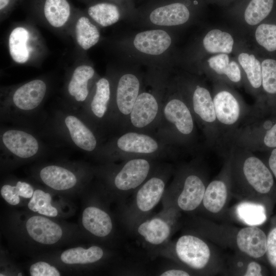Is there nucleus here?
Wrapping results in <instances>:
<instances>
[{"label":"nucleus","mask_w":276,"mask_h":276,"mask_svg":"<svg viewBox=\"0 0 276 276\" xmlns=\"http://www.w3.org/2000/svg\"><path fill=\"white\" fill-rule=\"evenodd\" d=\"M203 49L209 53H231L234 39L232 35L219 29L208 32L202 39Z\"/></svg>","instance_id":"nucleus-33"},{"label":"nucleus","mask_w":276,"mask_h":276,"mask_svg":"<svg viewBox=\"0 0 276 276\" xmlns=\"http://www.w3.org/2000/svg\"><path fill=\"white\" fill-rule=\"evenodd\" d=\"M210 67L218 75H224L233 82L241 80V73L238 64L230 61L227 54L220 53L211 57L208 60Z\"/></svg>","instance_id":"nucleus-34"},{"label":"nucleus","mask_w":276,"mask_h":276,"mask_svg":"<svg viewBox=\"0 0 276 276\" xmlns=\"http://www.w3.org/2000/svg\"><path fill=\"white\" fill-rule=\"evenodd\" d=\"M182 265L190 271L203 273L212 260V252L209 244L195 234H186L173 243L169 242L158 252Z\"/></svg>","instance_id":"nucleus-16"},{"label":"nucleus","mask_w":276,"mask_h":276,"mask_svg":"<svg viewBox=\"0 0 276 276\" xmlns=\"http://www.w3.org/2000/svg\"><path fill=\"white\" fill-rule=\"evenodd\" d=\"M217 124L231 128L241 120L242 108L237 98L227 90L218 92L213 98Z\"/></svg>","instance_id":"nucleus-26"},{"label":"nucleus","mask_w":276,"mask_h":276,"mask_svg":"<svg viewBox=\"0 0 276 276\" xmlns=\"http://www.w3.org/2000/svg\"><path fill=\"white\" fill-rule=\"evenodd\" d=\"M174 45L172 30L164 29H136L125 32L116 42L122 61L148 70H173Z\"/></svg>","instance_id":"nucleus-2"},{"label":"nucleus","mask_w":276,"mask_h":276,"mask_svg":"<svg viewBox=\"0 0 276 276\" xmlns=\"http://www.w3.org/2000/svg\"><path fill=\"white\" fill-rule=\"evenodd\" d=\"M106 1L114 2L115 3H117L118 4H119L120 5H122L126 7L132 13V15L134 13L136 8L134 0H106Z\"/></svg>","instance_id":"nucleus-44"},{"label":"nucleus","mask_w":276,"mask_h":276,"mask_svg":"<svg viewBox=\"0 0 276 276\" xmlns=\"http://www.w3.org/2000/svg\"><path fill=\"white\" fill-rule=\"evenodd\" d=\"M238 61L244 71L249 84L254 88L262 85V68L260 61L252 54L240 53Z\"/></svg>","instance_id":"nucleus-35"},{"label":"nucleus","mask_w":276,"mask_h":276,"mask_svg":"<svg viewBox=\"0 0 276 276\" xmlns=\"http://www.w3.org/2000/svg\"><path fill=\"white\" fill-rule=\"evenodd\" d=\"M255 37L257 42L266 50H276V25L262 24L256 29Z\"/></svg>","instance_id":"nucleus-38"},{"label":"nucleus","mask_w":276,"mask_h":276,"mask_svg":"<svg viewBox=\"0 0 276 276\" xmlns=\"http://www.w3.org/2000/svg\"><path fill=\"white\" fill-rule=\"evenodd\" d=\"M162 200L163 209L192 213L202 203L206 186L200 172L192 165L180 167Z\"/></svg>","instance_id":"nucleus-12"},{"label":"nucleus","mask_w":276,"mask_h":276,"mask_svg":"<svg viewBox=\"0 0 276 276\" xmlns=\"http://www.w3.org/2000/svg\"><path fill=\"white\" fill-rule=\"evenodd\" d=\"M70 197L57 193L45 187L35 185L33 195L25 205L27 210L48 217L63 219L76 210Z\"/></svg>","instance_id":"nucleus-21"},{"label":"nucleus","mask_w":276,"mask_h":276,"mask_svg":"<svg viewBox=\"0 0 276 276\" xmlns=\"http://www.w3.org/2000/svg\"><path fill=\"white\" fill-rule=\"evenodd\" d=\"M173 172L171 164L161 162L132 194L130 201L120 205V219L128 231L150 216L152 210L162 200L167 183Z\"/></svg>","instance_id":"nucleus-7"},{"label":"nucleus","mask_w":276,"mask_h":276,"mask_svg":"<svg viewBox=\"0 0 276 276\" xmlns=\"http://www.w3.org/2000/svg\"><path fill=\"white\" fill-rule=\"evenodd\" d=\"M169 75L163 71H146L144 87L123 132L134 131L154 134L159 121L164 91Z\"/></svg>","instance_id":"nucleus-10"},{"label":"nucleus","mask_w":276,"mask_h":276,"mask_svg":"<svg viewBox=\"0 0 276 276\" xmlns=\"http://www.w3.org/2000/svg\"><path fill=\"white\" fill-rule=\"evenodd\" d=\"M35 185L26 180L9 178L2 182L0 194L3 200L9 205L25 206L32 197Z\"/></svg>","instance_id":"nucleus-27"},{"label":"nucleus","mask_w":276,"mask_h":276,"mask_svg":"<svg viewBox=\"0 0 276 276\" xmlns=\"http://www.w3.org/2000/svg\"><path fill=\"white\" fill-rule=\"evenodd\" d=\"M49 127L53 133L93 156L104 142L78 110L66 107L55 112Z\"/></svg>","instance_id":"nucleus-13"},{"label":"nucleus","mask_w":276,"mask_h":276,"mask_svg":"<svg viewBox=\"0 0 276 276\" xmlns=\"http://www.w3.org/2000/svg\"><path fill=\"white\" fill-rule=\"evenodd\" d=\"M29 33L24 27H16L11 32L9 37V50L11 58L15 62L22 64L29 60Z\"/></svg>","instance_id":"nucleus-31"},{"label":"nucleus","mask_w":276,"mask_h":276,"mask_svg":"<svg viewBox=\"0 0 276 276\" xmlns=\"http://www.w3.org/2000/svg\"><path fill=\"white\" fill-rule=\"evenodd\" d=\"M268 164L270 170L276 178V148H274L271 152L268 160Z\"/></svg>","instance_id":"nucleus-46"},{"label":"nucleus","mask_w":276,"mask_h":276,"mask_svg":"<svg viewBox=\"0 0 276 276\" xmlns=\"http://www.w3.org/2000/svg\"><path fill=\"white\" fill-rule=\"evenodd\" d=\"M266 255L270 265L276 268V227L267 236Z\"/></svg>","instance_id":"nucleus-40"},{"label":"nucleus","mask_w":276,"mask_h":276,"mask_svg":"<svg viewBox=\"0 0 276 276\" xmlns=\"http://www.w3.org/2000/svg\"><path fill=\"white\" fill-rule=\"evenodd\" d=\"M196 123L170 73L166 82L160 119L154 134L178 151H191L196 141Z\"/></svg>","instance_id":"nucleus-3"},{"label":"nucleus","mask_w":276,"mask_h":276,"mask_svg":"<svg viewBox=\"0 0 276 276\" xmlns=\"http://www.w3.org/2000/svg\"><path fill=\"white\" fill-rule=\"evenodd\" d=\"M179 212L171 209L149 216L136 223L130 231L152 255H156L169 242L177 227Z\"/></svg>","instance_id":"nucleus-17"},{"label":"nucleus","mask_w":276,"mask_h":276,"mask_svg":"<svg viewBox=\"0 0 276 276\" xmlns=\"http://www.w3.org/2000/svg\"><path fill=\"white\" fill-rule=\"evenodd\" d=\"M171 78L190 109L196 122L205 133L211 126H217L213 100L209 90L198 83L187 81L181 76Z\"/></svg>","instance_id":"nucleus-20"},{"label":"nucleus","mask_w":276,"mask_h":276,"mask_svg":"<svg viewBox=\"0 0 276 276\" xmlns=\"http://www.w3.org/2000/svg\"><path fill=\"white\" fill-rule=\"evenodd\" d=\"M110 83L108 77L95 82L85 102L78 110L81 116L98 133L104 141L110 135L109 127Z\"/></svg>","instance_id":"nucleus-19"},{"label":"nucleus","mask_w":276,"mask_h":276,"mask_svg":"<svg viewBox=\"0 0 276 276\" xmlns=\"http://www.w3.org/2000/svg\"><path fill=\"white\" fill-rule=\"evenodd\" d=\"M1 164L5 169L14 168L43 154L44 147L40 139L29 130L8 128L1 131Z\"/></svg>","instance_id":"nucleus-15"},{"label":"nucleus","mask_w":276,"mask_h":276,"mask_svg":"<svg viewBox=\"0 0 276 276\" xmlns=\"http://www.w3.org/2000/svg\"><path fill=\"white\" fill-rule=\"evenodd\" d=\"M32 177L57 193L71 197L82 195L95 177L93 166L77 162H55L36 166Z\"/></svg>","instance_id":"nucleus-8"},{"label":"nucleus","mask_w":276,"mask_h":276,"mask_svg":"<svg viewBox=\"0 0 276 276\" xmlns=\"http://www.w3.org/2000/svg\"><path fill=\"white\" fill-rule=\"evenodd\" d=\"M178 151L154 134L125 131L107 138L93 156L99 164L134 158L166 162L174 158Z\"/></svg>","instance_id":"nucleus-4"},{"label":"nucleus","mask_w":276,"mask_h":276,"mask_svg":"<svg viewBox=\"0 0 276 276\" xmlns=\"http://www.w3.org/2000/svg\"><path fill=\"white\" fill-rule=\"evenodd\" d=\"M273 0H251L244 12L245 21L255 26L262 21L270 13Z\"/></svg>","instance_id":"nucleus-36"},{"label":"nucleus","mask_w":276,"mask_h":276,"mask_svg":"<svg viewBox=\"0 0 276 276\" xmlns=\"http://www.w3.org/2000/svg\"><path fill=\"white\" fill-rule=\"evenodd\" d=\"M122 64L113 76L108 77L111 88L110 136L123 131L146 80L143 67L124 61Z\"/></svg>","instance_id":"nucleus-6"},{"label":"nucleus","mask_w":276,"mask_h":276,"mask_svg":"<svg viewBox=\"0 0 276 276\" xmlns=\"http://www.w3.org/2000/svg\"><path fill=\"white\" fill-rule=\"evenodd\" d=\"M262 271L261 265L258 262L252 260L247 263L242 275L245 276H261L262 275Z\"/></svg>","instance_id":"nucleus-42"},{"label":"nucleus","mask_w":276,"mask_h":276,"mask_svg":"<svg viewBox=\"0 0 276 276\" xmlns=\"http://www.w3.org/2000/svg\"><path fill=\"white\" fill-rule=\"evenodd\" d=\"M75 33L78 44L84 50L96 45L101 36L98 27L85 15H81L77 19Z\"/></svg>","instance_id":"nucleus-32"},{"label":"nucleus","mask_w":276,"mask_h":276,"mask_svg":"<svg viewBox=\"0 0 276 276\" xmlns=\"http://www.w3.org/2000/svg\"><path fill=\"white\" fill-rule=\"evenodd\" d=\"M2 229L14 250L33 258L84 239L79 226L28 210L8 212Z\"/></svg>","instance_id":"nucleus-1"},{"label":"nucleus","mask_w":276,"mask_h":276,"mask_svg":"<svg viewBox=\"0 0 276 276\" xmlns=\"http://www.w3.org/2000/svg\"><path fill=\"white\" fill-rule=\"evenodd\" d=\"M40 6L44 17L55 28L63 26L72 13V6L68 0H40Z\"/></svg>","instance_id":"nucleus-29"},{"label":"nucleus","mask_w":276,"mask_h":276,"mask_svg":"<svg viewBox=\"0 0 276 276\" xmlns=\"http://www.w3.org/2000/svg\"><path fill=\"white\" fill-rule=\"evenodd\" d=\"M161 162L134 158L94 167L100 189L110 202L121 204L153 173Z\"/></svg>","instance_id":"nucleus-5"},{"label":"nucleus","mask_w":276,"mask_h":276,"mask_svg":"<svg viewBox=\"0 0 276 276\" xmlns=\"http://www.w3.org/2000/svg\"><path fill=\"white\" fill-rule=\"evenodd\" d=\"M241 175L245 186L251 193H268L273 185L270 171L260 159L254 155L248 154L243 159Z\"/></svg>","instance_id":"nucleus-22"},{"label":"nucleus","mask_w":276,"mask_h":276,"mask_svg":"<svg viewBox=\"0 0 276 276\" xmlns=\"http://www.w3.org/2000/svg\"><path fill=\"white\" fill-rule=\"evenodd\" d=\"M86 12L91 20L102 27L110 26L122 19L126 21L132 15L126 7L106 0L91 1Z\"/></svg>","instance_id":"nucleus-24"},{"label":"nucleus","mask_w":276,"mask_h":276,"mask_svg":"<svg viewBox=\"0 0 276 276\" xmlns=\"http://www.w3.org/2000/svg\"><path fill=\"white\" fill-rule=\"evenodd\" d=\"M261 68L262 85L264 90L268 94H276V60H264Z\"/></svg>","instance_id":"nucleus-39"},{"label":"nucleus","mask_w":276,"mask_h":276,"mask_svg":"<svg viewBox=\"0 0 276 276\" xmlns=\"http://www.w3.org/2000/svg\"><path fill=\"white\" fill-rule=\"evenodd\" d=\"M92 184L82 195L84 198L79 226L85 240L110 246L116 235L115 220L108 206L110 202L97 183Z\"/></svg>","instance_id":"nucleus-9"},{"label":"nucleus","mask_w":276,"mask_h":276,"mask_svg":"<svg viewBox=\"0 0 276 276\" xmlns=\"http://www.w3.org/2000/svg\"><path fill=\"white\" fill-rule=\"evenodd\" d=\"M47 92V85L41 79L30 81L17 87L11 97L1 105V118L17 121L26 119L40 109Z\"/></svg>","instance_id":"nucleus-18"},{"label":"nucleus","mask_w":276,"mask_h":276,"mask_svg":"<svg viewBox=\"0 0 276 276\" xmlns=\"http://www.w3.org/2000/svg\"><path fill=\"white\" fill-rule=\"evenodd\" d=\"M134 1H135V0H134ZM134 3H135V2H134Z\"/></svg>","instance_id":"nucleus-47"},{"label":"nucleus","mask_w":276,"mask_h":276,"mask_svg":"<svg viewBox=\"0 0 276 276\" xmlns=\"http://www.w3.org/2000/svg\"><path fill=\"white\" fill-rule=\"evenodd\" d=\"M237 219L246 226H259L267 219L264 205L253 200H243L235 209Z\"/></svg>","instance_id":"nucleus-30"},{"label":"nucleus","mask_w":276,"mask_h":276,"mask_svg":"<svg viewBox=\"0 0 276 276\" xmlns=\"http://www.w3.org/2000/svg\"><path fill=\"white\" fill-rule=\"evenodd\" d=\"M19 0H0L1 13H6L14 7Z\"/></svg>","instance_id":"nucleus-45"},{"label":"nucleus","mask_w":276,"mask_h":276,"mask_svg":"<svg viewBox=\"0 0 276 276\" xmlns=\"http://www.w3.org/2000/svg\"><path fill=\"white\" fill-rule=\"evenodd\" d=\"M264 145L268 148H276V123L267 130L263 138Z\"/></svg>","instance_id":"nucleus-41"},{"label":"nucleus","mask_w":276,"mask_h":276,"mask_svg":"<svg viewBox=\"0 0 276 276\" xmlns=\"http://www.w3.org/2000/svg\"><path fill=\"white\" fill-rule=\"evenodd\" d=\"M236 245L241 252L252 259L262 257L266 252L267 236L258 226H246L236 235Z\"/></svg>","instance_id":"nucleus-25"},{"label":"nucleus","mask_w":276,"mask_h":276,"mask_svg":"<svg viewBox=\"0 0 276 276\" xmlns=\"http://www.w3.org/2000/svg\"><path fill=\"white\" fill-rule=\"evenodd\" d=\"M95 74L94 67L87 64L80 65L74 70L66 86L71 101V105L66 107L76 110L81 108L89 96L91 89L89 82Z\"/></svg>","instance_id":"nucleus-23"},{"label":"nucleus","mask_w":276,"mask_h":276,"mask_svg":"<svg viewBox=\"0 0 276 276\" xmlns=\"http://www.w3.org/2000/svg\"><path fill=\"white\" fill-rule=\"evenodd\" d=\"M190 3L181 0H150L137 7L126 22L133 28L172 30L188 23Z\"/></svg>","instance_id":"nucleus-11"},{"label":"nucleus","mask_w":276,"mask_h":276,"mask_svg":"<svg viewBox=\"0 0 276 276\" xmlns=\"http://www.w3.org/2000/svg\"><path fill=\"white\" fill-rule=\"evenodd\" d=\"M78 243L38 257L48 259L62 271L75 272L97 269L114 258L113 252L107 246L95 243L90 245Z\"/></svg>","instance_id":"nucleus-14"},{"label":"nucleus","mask_w":276,"mask_h":276,"mask_svg":"<svg viewBox=\"0 0 276 276\" xmlns=\"http://www.w3.org/2000/svg\"><path fill=\"white\" fill-rule=\"evenodd\" d=\"M175 267L168 268L162 270L158 274L161 276H189L191 275L189 270Z\"/></svg>","instance_id":"nucleus-43"},{"label":"nucleus","mask_w":276,"mask_h":276,"mask_svg":"<svg viewBox=\"0 0 276 276\" xmlns=\"http://www.w3.org/2000/svg\"><path fill=\"white\" fill-rule=\"evenodd\" d=\"M228 195L226 182L221 179H215L206 187L201 206L209 213L217 214L224 208Z\"/></svg>","instance_id":"nucleus-28"},{"label":"nucleus","mask_w":276,"mask_h":276,"mask_svg":"<svg viewBox=\"0 0 276 276\" xmlns=\"http://www.w3.org/2000/svg\"><path fill=\"white\" fill-rule=\"evenodd\" d=\"M61 271L58 266L44 257L34 258L28 266L31 276H60Z\"/></svg>","instance_id":"nucleus-37"}]
</instances>
